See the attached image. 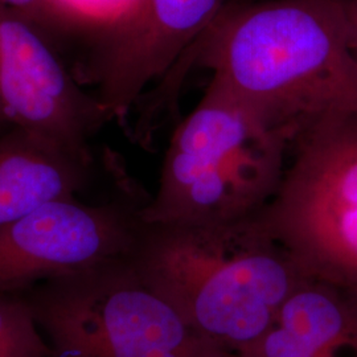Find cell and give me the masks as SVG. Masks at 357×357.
Here are the masks:
<instances>
[{"label":"cell","mask_w":357,"mask_h":357,"mask_svg":"<svg viewBox=\"0 0 357 357\" xmlns=\"http://www.w3.org/2000/svg\"><path fill=\"white\" fill-rule=\"evenodd\" d=\"M293 151L280 190L255 217L305 278L357 301V114L314 130Z\"/></svg>","instance_id":"obj_5"},{"label":"cell","mask_w":357,"mask_h":357,"mask_svg":"<svg viewBox=\"0 0 357 357\" xmlns=\"http://www.w3.org/2000/svg\"><path fill=\"white\" fill-rule=\"evenodd\" d=\"M0 357H53L24 295H0Z\"/></svg>","instance_id":"obj_11"},{"label":"cell","mask_w":357,"mask_h":357,"mask_svg":"<svg viewBox=\"0 0 357 357\" xmlns=\"http://www.w3.org/2000/svg\"><path fill=\"white\" fill-rule=\"evenodd\" d=\"M96 175L94 153L13 126L0 134V227L41 205L78 197Z\"/></svg>","instance_id":"obj_9"},{"label":"cell","mask_w":357,"mask_h":357,"mask_svg":"<svg viewBox=\"0 0 357 357\" xmlns=\"http://www.w3.org/2000/svg\"><path fill=\"white\" fill-rule=\"evenodd\" d=\"M89 29L86 53L130 24L142 0H60Z\"/></svg>","instance_id":"obj_13"},{"label":"cell","mask_w":357,"mask_h":357,"mask_svg":"<svg viewBox=\"0 0 357 357\" xmlns=\"http://www.w3.org/2000/svg\"><path fill=\"white\" fill-rule=\"evenodd\" d=\"M149 200L132 181L113 199H60L0 227V295H24L43 282L130 258Z\"/></svg>","instance_id":"obj_6"},{"label":"cell","mask_w":357,"mask_h":357,"mask_svg":"<svg viewBox=\"0 0 357 357\" xmlns=\"http://www.w3.org/2000/svg\"><path fill=\"white\" fill-rule=\"evenodd\" d=\"M0 4L20 13L47 36L59 51L89 41V29L60 0H0Z\"/></svg>","instance_id":"obj_12"},{"label":"cell","mask_w":357,"mask_h":357,"mask_svg":"<svg viewBox=\"0 0 357 357\" xmlns=\"http://www.w3.org/2000/svg\"><path fill=\"white\" fill-rule=\"evenodd\" d=\"M131 262L190 327L236 355L306 280L255 216L221 225L144 222Z\"/></svg>","instance_id":"obj_2"},{"label":"cell","mask_w":357,"mask_h":357,"mask_svg":"<svg viewBox=\"0 0 357 357\" xmlns=\"http://www.w3.org/2000/svg\"><path fill=\"white\" fill-rule=\"evenodd\" d=\"M354 1L228 0L153 97L168 106L190 68H204L293 149L357 114Z\"/></svg>","instance_id":"obj_1"},{"label":"cell","mask_w":357,"mask_h":357,"mask_svg":"<svg viewBox=\"0 0 357 357\" xmlns=\"http://www.w3.org/2000/svg\"><path fill=\"white\" fill-rule=\"evenodd\" d=\"M15 125L13 123V121L10 119V116L6 113V110L3 109L1 103H0V134L6 132L7 130L13 128Z\"/></svg>","instance_id":"obj_14"},{"label":"cell","mask_w":357,"mask_h":357,"mask_svg":"<svg viewBox=\"0 0 357 357\" xmlns=\"http://www.w3.org/2000/svg\"><path fill=\"white\" fill-rule=\"evenodd\" d=\"M237 357H357V301L306 278Z\"/></svg>","instance_id":"obj_10"},{"label":"cell","mask_w":357,"mask_h":357,"mask_svg":"<svg viewBox=\"0 0 357 357\" xmlns=\"http://www.w3.org/2000/svg\"><path fill=\"white\" fill-rule=\"evenodd\" d=\"M228 0H142L134 19L76 65L82 85H94L110 121L125 122L200 38Z\"/></svg>","instance_id":"obj_8"},{"label":"cell","mask_w":357,"mask_h":357,"mask_svg":"<svg viewBox=\"0 0 357 357\" xmlns=\"http://www.w3.org/2000/svg\"><path fill=\"white\" fill-rule=\"evenodd\" d=\"M354 52L357 59V0L354 1Z\"/></svg>","instance_id":"obj_15"},{"label":"cell","mask_w":357,"mask_h":357,"mask_svg":"<svg viewBox=\"0 0 357 357\" xmlns=\"http://www.w3.org/2000/svg\"><path fill=\"white\" fill-rule=\"evenodd\" d=\"M28 293L53 357H237L181 319L142 281L131 257Z\"/></svg>","instance_id":"obj_4"},{"label":"cell","mask_w":357,"mask_h":357,"mask_svg":"<svg viewBox=\"0 0 357 357\" xmlns=\"http://www.w3.org/2000/svg\"><path fill=\"white\" fill-rule=\"evenodd\" d=\"M0 103L15 126L94 153L91 139L112 122L102 103L66 69L47 36L0 4Z\"/></svg>","instance_id":"obj_7"},{"label":"cell","mask_w":357,"mask_h":357,"mask_svg":"<svg viewBox=\"0 0 357 357\" xmlns=\"http://www.w3.org/2000/svg\"><path fill=\"white\" fill-rule=\"evenodd\" d=\"M290 149L211 78L169 138L158 188L142 208V220L221 225L255 216L280 190Z\"/></svg>","instance_id":"obj_3"}]
</instances>
